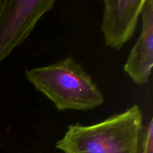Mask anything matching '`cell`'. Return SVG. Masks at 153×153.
<instances>
[{
    "instance_id": "3",
    "label": "cell",
    "mask_w": 153,
    "mask_h": 153,
    "mask_svg": "<svg viewBox=\"0 0 153 153\" xmlns=\"http://www.w3.org/2000/svg\"><path fill=\"white\" fill-rule=\"evenodd\" d=\"M55 0H0V62L22 44Z\"/></svg>"
},
{
    "instance_id": "1",
    "label": "cell",
    "mask_w": 153,
    "mask_h": 153,
    "mask_svg": "<svg viewBox=\"0 0 153 153\" xmlns=\"http://www.w3.org/2000/svg\"><path fill=\"white\" fill-rule=\"evenodd\" d=\"M143 128L141 110L134 105L94 125H70L55 146L63 153H139Z\"/></svg>"
},
{
    "instance_id": "4",
    "label": "cell",
    "mask_w": 153,
    "mask_h": 153,
    "mask_svg": "<svg viewBox=\"0 0 153 153\" xmlns=\"http://www.w3.org/2000/svg\"><path fill=\"white\" fill-rule=\"evenodd\" d=\"M146 0H105L101 31L106 46L120 50L134 35Z\"/></svg>"
},
{
    "instance_id": "6",
    "label": "cell",
    "mask_w": 153,
    "mask_h": 153,
    "mask_svg": "<svg viewBox=\"0 0 153 153\" xmlns=\"http://www.w3.org/2000/svg\"><path fill=\"white\" fill-rule=\"evenodd\" d=\"M139 153H153V120L143 126Z\"/></svg>"
},
{
    "instance_id": "2",
    "label": "cell",
    "mask_w": 153,
    "mask_h": 153,
    "mask_svg": "<svg viewBox=\"0 0 153 153\" xmlns=\"http://www.w3.org/2000/svg\"><path fill=\"white\" fill-rule=\"evenodd\" d=\"M25 74L28 82L58 111H89L105 102L91 76L71 57L26 70Z\"/></svg>"
},
{
    "instance_id": "5",
    "label": "cell",
    "mask_w": 153,
    "mask_h": 153,
    "mask_svg": "<svg viewBox=\"0 0 153 153\" xmlns=\"http://www.w3.org/2000/svg\"><path fill=\"white\" fill-rule=\"evenodd\" d=\"M143 26L129 54L124 70L137 85L149 80L153 66V1L146 0L141 12Z\"/></svg>"
}]
</instances>
